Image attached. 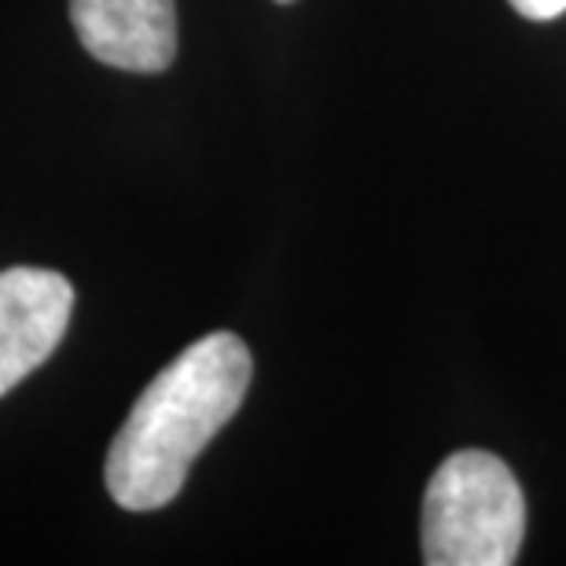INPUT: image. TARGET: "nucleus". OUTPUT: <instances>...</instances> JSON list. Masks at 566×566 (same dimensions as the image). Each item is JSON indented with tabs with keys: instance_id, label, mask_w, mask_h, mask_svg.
<instances>
[{
	"instance_id": "obj_1",
	"label": "nucleus",
	"mask_w": 566,
	"mask_h": 566,
	"mask_svg": "<svg viewBox=\"0 0 566 566\" xmlns=\"http://www.w3.org/2000/svg\"><path fill=\"white\" fill-rule=\"evenodd\" d=\"M254 360L240 335L213 332L191 343L147 382L107 449V493L126 512H155L185 490L191 463L240 412Z\"/></svg>"
},
{
	"instance_id": "obj_6",
	"label": "nucleus",
	"mask_w": 566,
	"mask_h": 566,
	"mask_svg": "<svg viewBox=\"0 0 566 566\" xmlns=\"http://www.w3.org/2000/svg\"><path fill=\"white\" fill-rule=\"evenodd\" d=\"M280 4H291V0H280Z\"/></svg>"
},
{
	"instance_id": "obj_4",
	"label": "nucleus",
	"mask_w": 566,
	"mask_h": 566,
	"mask_svg": "<svg viewBox=\"0 0 566 566\" xmlns=\"http://www.w3.org/2000/svg\"><path fill=\"white\" fill-rule=\"evenodd\" d=\"M71 22L93 60L129 74H163L177 55L174 0H71Z\"/></svg>"
},
{
	"instance_id": "obj_3",
	"label": "nucleus",
	"mask_w": 566,
	"mask_h": 566,
	"mask_svg": "<svg viewBox=\"0 0 566 566\" xmlns=\"http://www.w3.org/2000/svg\"><path fill=\"white\" fill-rule=\"evenodd\" d=\"M71 313L74 287L66 276L30 265L0 273V398L55 354Z\"/></svg>"
},
{
	"instance_id": "obj_2",
	"label": "nucleus",
	"mask_w": 566,
	"mask_h": 566,
	"mask_svg": "<svg viewBox=\"0 0 566 566\" xmlns=\"http://www.w3.org/2000/svg\"><path fill=\"white\" fill-rule=\"evenodd\" d=\"M526 534V501L512 468L463 449L434 471L423 496V563L512 566Z\"/></svg>"
},
{
	"instance_id": "obj_5",
	"label": "nucleus",
	"mask_w": 566,
	"mask_h": 566,
	"mask_svg": "<svg viewBox=\"0 0 566 566\" xmlns=\"http://www.w3.org/2000/svg\"><path fill=\"white\" fill-rule=\"evenodd\" d=\"M512 8L534 22H552L566 11V0H512Z\"/></svg>"
}]
</instances>
